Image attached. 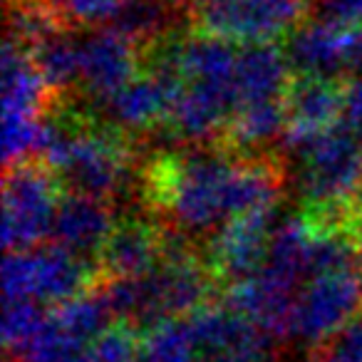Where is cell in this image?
<instances>
[{"instance_id":"10","label":"cell","mask_w":362,"mask_h":362,"mask_svg":"<svg viewBox=\"0 0 362 362\" xmlns=\"http://www.w3.org/2000/svg\"><path fill=\"white\" fill-rule=\"evenodd\" d=\"M283 107L288 117L286 144L293 146L340 124L345 90H340L335 80L298 75L283 97Z\"/></svg>"},{"instance_id":"8","label":"cell","mask_w":362,"mask_h":362,"mask_svg":"<svg viewBox=\"0 0 362 362\" xmlns=\"http://www.w3.org/2000/svg\"><path fill=\"white\" fill-rule=\"evenodd\" d=\"M139 47L112 28L80 35V85L95 100H112L136 80Z\"/></svg>"},{"instance_id":"22","label":"cell","mask_w":362,"mask_h":362,"mask_svg":"<svg viewBox=\"0 0 362 362\" xmlns=\"http://www.w3.org/2000/svg\"><path fill=\"white\" fill-rule=\"evenodd\" d=\"M50 322V313L35 300H11L3 313V342L11 352H23L35 342V337Z\"/></svg>"},{"instance_id":"1","label":"cell","mask_w":362,"mask_h":362,"mask_svg":"<svg viewBox=\"0 0 362 362\" xmlns=\"http://www.w3.org/2000/svg\"><path fill=\"white\" fill-rule=\"evenodd\" d=\"M151 192L184 233H216L231 218L276 209L281 174L273 161L233 159L231 149H189L151 171Z\"/></svg>"},{"instance_id":"17","label":"cell","mask_w":362,"mask_h":362,"mask_svg":"<svg viewBox=\"0 0 362 362\" xmlns=\"http://www.w3.org/2000/svg\"><path fill=\"white\" fill-rule=\"evenodd\" d=\"M288 132V117L283 100L238 107L226 124L223 141L226 149H258Z\"/></svg>"},{"instance_id":"25","label":"cell","mask_w":362,"mask_h":362,"mask_svg":"<svg viewBox=\"0 0 362 362\" xmlns=\"http://www.w3.org/2000/svg\"><path fill=\"white\" fill-rule=\"evenodd\" d=\"M317 362H362V315L327 342Z\"/></svg>"},{"instance_id":"3","label":"cell","mask_w":362,"mask_h":362,"mask_svg":"<svg viewBox=\"0 0 362 362\" xmlns=\"http://www.w3.org/2000/svg\"><path fill=\"white\" fill-rule=\"evenodd\" d=\"M97 271L100 266L92 258H82L55 243L11 251L3 266L6 303L35 300L40 305H62L87 293Z\"/></svg>"},{"instance_id":"11","label":"cell","mask_w":362,"mask_h":362,"mask_svg":"<svg viewBox=\"0 0 362 362\" xmlns=\"http://www.w3.org/2000/svg\"><path fill=\"white\" fill-rule=\"evenodd\" d=\"M47 97L50 87L37 70L33 52L8 37L3 47V127L18 129L40 124Z\"/></svg>"},{"instance_id":"19","label":"cell","mask_w":362,"mask_h":362,"mask_svg":"<svg viewBox=\"0 0 362 362\" xmlns=\"http://www.w3.org/2000/svg\"><path fill=\"white\" fill-rule=\"evenodd\" d=\"M52 317H55V322L67 335L92 345L97 337H102L110 330V322L115 315H112L102 291H97V293H82L75 300L57 305Z\"/></svg>"},{"instance_id":"6","label":"cell","mask_w":362,"mask_h":362,"mask_svg":"<svg viewBox=\"0 0 362 362\" xmlns=\"http://www.w3.org/2000/svg\"><path fill=\"white\" fill-rule=\"evenodd\" d=\"M362 305V276L357 271L313 278L298 291L288 337L303 345L330 342L357 317Z\"/></svg>"},{"instance_id":"28","label":"cell","mask_w":362,"mask_h":362,"mask_svg":"<svg viewBox=\"0 0 362 362\" xmlns=\"http://www.w3.org/2000/svg\"><path fill=\"white\" fill-rule=\"evenodd\" d=\"M228 362H268V352H256V355L236 357V360H228Z\"/></svg>"},{"instance_id":"27","label":"cell","mask_w":362,"mask_h":362,"mask_svg":"<svg viewBox=\"0 0 362 362\" xmlns=\"http://www.w3.org/2000/svg\"><path fill=\"white\" fill-rule=\"evenodd\" d=\"M342 124L350 129V134L362 146V77L352 80L345 87V112H342Z\"/></svg>"},{"instance_id":"2","label":"cell","mask_w":362,"mask_h":362,"mask_svg":"<svg viewBox=\"0 0 362 362\" xmlns=\"http://www.w3.org/2000/svg\"><path fill=\"white\" fill-rule=\"evenodd\" d=\"M40 154L42 164L72 194L107 202L129 189L132 156L117 127L45 119Z\"/></svg>"},{"instance_id":"20","label":"cell","mask_w":362,"mask_h":362,"mask_svg":"<svg viewBox=\"0 0 362 362\" xmlns=\"http://www.w3.org/2000/svg\"><path fill=\"white\" fill-rule=\"evenodd\" d=\"M139 362H204L187 320H169L144 332Z\"/></svg>"},{"instance_id":"4","label":"cell","mask_w":362,"mask_h":362,"mask_svg":"<svg viewBox=\"0 0 362 362\" xmlns=\"http://www.w3.org/2000/svg\"><path fill=\"white\" fill-rule=\"evenodd\" d=\"M192 16L202 35L241 47L273 45L303 25L308 0H199Z\"/></svg>"},{"instance_id":"9","label":"cell","mask_w":362,"mask_h":362,"mask_svg":"<svg viewBox=\"0 0 362 362\" xmlns=\"http://www.w3.org/2000/svg\"><path fill=\"white\" fill-rule=\"evenodd\" d=\"M187 322L204 362H228L268 352V337L228 305H204Z\"/></svg>"},{"instance_id":"7","label":"cell","mask_w":362,"mask_h":362,"mask_svg":"<svg viewBox=\"0 0 362 362\" xmlns=\"http://www.w3.org/2000/svg\"><path fill=\"white\" fill-rule=\"evenodd\" d=\"M273 223H276V209L231 218L211 238V246H209L211 271L231 283H241L256 276L268 258L271 238L276 231Z\"/></svg>"},{"instance_id":"26","label":"cell","mask_w":362,"mask_h":362,"mask_svg":"<svg viewBox=\"0 0 362 362\" xmlns=\"http://www.w3.org/2000/svg\"><path fill=\"white\" fill-rule=\"evenodd\" d=\"M320 21L337 28H362V0H315Z\"/></svg>"},{"instance_id":"14","label":"cell","mask_w":362,"mask_h":362,"mask_svg":"<svg viewBox=\"0 0 362 362\" xmlns=\"http://www.w3.org/2000/svg\"><path fill=\"white\" fill-rule=\"evenodd\" d=\"M291 60L276 45H248L238 50L236 92L238 107L278 102L291 87Z\"/></svg>"},{"instance_id":"5","label":"cell","mask_w":362,"mask_h":362,"mask_svg":"<svg viewBox=\"0 0 362 362\" xmlns=\"http://www.w3.org/2000/svg\"><path fill=\"white\" fill-rule=\"evenodd\" d=\"M60 179L37 161L6 166L3 184V241L8 253L30 251L50 238L60 206Z\"/></svg>"},{"instance_id":"24","label":"cell","mask_w":362,"mask_h":362,"mask_svg":"<svg viewBox=\"0 0 362 362\" xmlns=\"http://www.w3.org/2000/svg\"><path fill=\"white\" fill-rule=\"evenodd\" d=\"M134 0H50L62 21L80 23V25H100L112 23Z\"/></svg>"},{"instance_id":"12","label":"cell","mask_w":362,"mask_h":362,"mask_svg":"<svg viewBox=\"0 0 362 362\" xmlns=\"http://www.w3.org/2000/svg\"><path fill=\"white\" fill-rule=\"evenodd\" d=\"M115 226V216H112V209L107 206V202L70 194V197H62L60 206H57L50 243L95 261V256H100Z\"/></svg>"},{"instance_id":"23","label":"cell","mask_w":362,"mask_h":362,"mask_svg":"<svg viewBox=\"0 0 362 362\" xmlns=\"http://www.w3.org/2000/svg\"><path fill=\"white\" fill-rule=\"evenodd\" d=\"M21 357L25 362H92V345L67 335L50 313V322L45 325V330Z\"/></svg>"},{"instance_id":"15","label":"cell","mask_w":362,"mask_h":362,"mask_svg":"<svg viewBox=\"0 0 362 362\" xmlns=\"http://www.w3.org/2000/svg\"><path fill=\"white\" fill-rule=\"evenodd\" d=\"M347 28H337L327 21L303 23L288 37L286 55L298 75L335 80L345 72Z\"/></svg>"},{"instance_id":"21","label":"cell","mask_w":362,"mask_h":362,"mask_svg":"<svg viewBox=\"0 0 362 362\" xmlns=\"http://www.w3.org/2000/svg\"><path fill=\"white\" fill-rule=\"evenodd\" d=\"M62 18L50 6V0H11V13H8V37L21 42L23 47L33 50L47 37L57 35Z\"/></svg>"},{"instance_id":"18","label":"cell","mask_w":362,"mask_h":362,"mask_svg":"<svg viewBox=\"0 0 362 362\" xmlns=\"http://www.w3.org/2000/svg\"><path fill=\"white\" fill-rule=\"evenodd\" d=\"M30 52L50 92L70 90V87L80 85V37L77 35L60 30L57 35L33 47Z\"/></svg>"},{"instance_id":"16","label":"cell","mask_w":362,"mask_h":362,"mask_svg":"<svg viewBox=\"0 0 362 362\" xmlns=\"http://www.w3.org/2000/svg\"><path fill=\"white\" fill-rule=\"evenodd\" d=\"M176 18H179V8L174 0H134L127 8H122L119 16L110 23V28L134 45L154 47L169 40Z\"/></svg>"},{"instance_id":"13","label":"cell","mask_w":362,"mask_h":362,"mask_svg":"<svg viewBox=\"0 0 362 362\" xmlns=\"http://www.w3.org/2000/svg\"><path fill=\"white\" fill-rule=\"evenodd\" d=\"M164 258V233L146 221H122L97 256L110 278H134L154 271Z\"/></svg>"}]
</instances>
